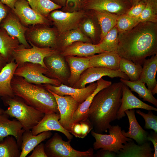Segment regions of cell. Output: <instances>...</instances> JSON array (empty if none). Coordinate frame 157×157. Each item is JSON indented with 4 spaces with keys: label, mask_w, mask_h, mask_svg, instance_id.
<instances>
[{
    "label": "cell",
    "mask_w": 157,
    "mask_h": 157,
    "mask_svg": "<svg viewBox=\"0 0 157 157\" xmlns=\"http://www.w3.org/2000/svg\"><path fill=\"white\" fill-rule=\"evenodd\" d=\"M11 9L0 1V28L2 20L6 17Z\"/></svg>",
    "instance_id": "c3c4849f"
},
{
    "label": "cell",
    "mask_w": 157,
    "mask_h": 157,
    "mask_svg": "<svg viewBox=\"0 0 157 157\" xmlns=\"http://www.w3.org/2000/svg\"><path fill=\"white\" fill-rule=\"evenodd\" d=\"M2 99L6 105L8 106L3 113L9 117L15 118L20 123L25 131L31 130L45 115L17 96Z\"/></svg>",
    "instance_id": "277c9868"
},
{
    "label": "cell",
    "mask_w": 157,
    "mask_h": 157,
    "mask_svg": "<svg viewBox=\"0 0 157 157\" xmlns=\"http://www.w3.org/2000/svg\"><path fill=\"white\" fill-rule=\"evenodd\" d=\"M47 73V69L39 64L26 63L17 68L14 76L22 77L28 82L35 84H49L58 86L62 84L58 80L44 75Z\"/></svg>",
    "instance_id": "ba28073f"
},
{
    "label": "cell",
    "mask_w": 157,
    "mask_h": 157,
    "mask_svg": "<svg viewBox=\"0 0 157 157\" xmlns=\"http://www.w3.org/2000/svg\"><path fill=\"white\" fill-rule=\"evenodd\" d=\"M97 86L93 92L83 102L80 104L73 115L74 123L87 118V113L93 99L96 94L102 89L109 86L111 81L105 80L102 78L97 81Z\"/></svg>",
    "instance_id": "f1b7e54d"
},
{
    "label": "cell",
    "mask_w": 157,
    "mask_h": 157,
    "mask_svg": "<svg viewBox=\"0 0 157 157\" xmlns=\"http://www.w3.org/2000/svg\"><path fill=\"white\" fill-rule=\"evenodd\" d=\"M139 80L146 84L147 88L151 91L157 85L156 74L157 70V54L146 59L143 64Z\"/></svg>",
    "instance_id": "83f0119b"
},
{
    "label": "cell",
    "mask_w": 157,
    "mask_h": 157,
    "mask_svg": "<svg viewBox=\"0 0 157 157\" xmlns=\"http://www.w3.org/2000/svg\"><path fill=\"white\" fill-rule=\"evenodd\" d=\"M139 23L138 18L132 17L124 14L119 15L116 26L118 32H123L131 29Z\"/></svg>",
    "instance_id": "ab89813d"
},
{
    "label": "cell",
    "mask_w": 157,
    "mask_h": 157,
    "mask_svg": "<svg viewBox=\"0 0 157 157\" xmlns=\"http://www.w3.org/2000/svg\"><path fill=\"white\" fill-rule=\"evenodd\" d=\"M109 134L97 133L93 130L91 132L92 135L95 141L93 144V149H100L108 150L117 154L124 147V144L132 140L124 136L122 132L121 127L118 125H113L108 129Z\"/></svg>",
    "instance_id": "8992f818"
},
{
    "label": "cell",
    "mask_w": 157,
    "mask_h": 157,
    "mask_svg": "<svg viewBox=\"0 0 157 157\" xmlns=\"http://www.w3.org/2000/svg\"><path fill=\"white\" fill-rule=\"evenodd\" d=\"M148 140L152 142L154 147V152L153 157H157V133L152 132L147 136Z\"/></svg>",
    "instance_id": "7dc6e473"
},
{
    "label": "cell",
    "mask_w": 157,
    "mask_h": 157,
    "mask_svg": "<svg viewBox=\"0 0 157 157\" xmlns=\"http://www.w3.org/2000/svg\"><path fill=\"white\" fill-rule=\"evenodd\" d=\"M81 125L80 122L74 123L71 128L70 133L76 137L82 138Z\"/></svg>",
    "instance_id": "bcb514c9"
},
{
    "label": "cell",
    "mask_w": 157,
    "mask_h": 157,
    "mask_svg": "<svg viewBox=\"0 0 157 157\" xmlns=\"http://www.w3.org/2000/svg\"><path fill=\"white\" fill-rule=\"evenodd\" d=\"M103 52L98 44L82 42H76L62 50L60 53L63 56H77L80 57H89L96 53Z\"/></svg>",
    "instance_id": "44dd1931"
},
{
    "label": "cell",
    "mask_w": 157,
    "mask_h": 157,
    "mask_svg": "<svg viewBox=\"0 0 157 157\" xmlns=\"http://www.w3.org/2000/svg\"><path fill=\"white\" fill-rule=\"evenodd\" d=\"M9 117L3 113L0 115V142L6 137L12 135L21 148L22 137L25 130L18 120L16 119L11 120Z\"/></svg>",
    "instance_id": "ffe728a7"
},
{
    "label": "cell",
    "mask_w": 157,
    "mask_h": 157,
    "mask_svg": "<svg viewBox=\"0 0 157 157\" xmlns=\"http://www.w3.org/2000/svg\"><path fill=\"white\" fill-rule=\"evenodd\" d=\"M28 157H48L44 150V144L41 143L33 149L32 154Z\"/></svg>",
    "instance_id": "ee69618b"
},
{
    "label": "cell",
    "mask_w": 157,
    "mask_h": 157,
    "mask_svg": "<svg viewBox=\"0 0 157 157\" xmlns=\"http://www.w3.org/2000/svg\"><path fill=\"white\" fill-rule=\"evenodd\" d=\"M146 6L138 18L139 22L157 23V0H147Z\"/></svg>",
    "instance_id": "f35d334b"
},
{
    "label": "cell",
    "mask_w": 157,
    "mask_h": 157,
    "mask_svg": "<svg viewBox=\"0 0 157 157\" xmlns=\"http://www.w3.org/2000/svg\"><path fill=\"white\" fill-rule=\"evenodd\" d=\"M27 1H29L30 0H26Z\"/></svg>",
    "instance_id": "6f0895ef"
},
{
    "label": "cell",
    "mask_w": 157,
    "mask_h": 157,
    "mask_svg": "<svg viewBox=\"0 0 157 157\" xmlns=\"http://www.w3.org/2000/svg\"><path fill=\"white\" fill-rule=\"evenodd\" d=\"M151 110H148L147 113L142 112L140 110H136V113L141 116L145 121L144 128L147 129H152L157 133V116L155 115Z\"/></svg>",
    "instance_id": "60d3db41"
},
{
    "label": "cell",
    "mask_w": 157,
    "mask_h": 157,
    "mask_svg": "<svg viewBox=\"0 0 157 157\" xmlns=\"http://www.w3.org/2000/svg\"><path fill=\"white\" fill-rule=\"evenodd\" d=\"M51 131L42 132L34 135L31 130L25 131L23 133L19 157H25L42 142L50 138L52 135Z\"/></svg>",
    "instance_id": "484cf974"
},
{
    "label": "cell",
    "mask_w": 157,
    "mask_h": 157,
    "mask_svg": "<svg viewBox=\"0 0 157 157\" xmlns=\"http://www.w3.org/2000/svg\"><path fill=\"white\" fill-rule=\"evenodd\" d=\"M63 35L62 39L58 43L62 50L76 42L91 43L90 40L85 36L78 28L71 30Z\"/></svg>",
    "instance_id": "d590c367"
},
{
    "label": "cell",
    "mask_w": 157,
    "mask_h": 157,
    "mask_svg": "<svg viewBox=\"0 0 157 157\" xmlns=\"http://www.w3.org/2000/svg\"><path fill=\"white\" fill-rule=\"evenodd\" d=\"M146 4L144 1H139L132 6L125 14L132 17L138 18L145 8Z\"/></svg>",
    "instance_id": "b9f144b4"
},
{
    "label": "cell",
    "mask_w": 157,
    "mask_h": 157,
    "mask_svg": "<svg viewBox=\"0 0 157 157\" xmlns=\"http://www.w3.org/2000/svg\"><path fill=\"white\" fill-rule=\"evenodd\" d=\"M28 2L33 9L44 17L62 7L50 0H30Z\"/></svg>",
    "instance_id": "74e56055"
},
{
    "label": "cell",
    "mask_w": 157,
    "mask_h": 157,
    "mask_svg": "<svg viewBox=\"0 0 157 157\" xmlns=\"http://www.w3.org/2000/svg\"><path fill=\"white\" fill-rule=\"evenodd\" d=\"M117 52L121 57L143 65L147 57L157 54V23H139L131 29L118 32Z\"/></svg>",
    "instance_id": "6da1fadb"
},
{
    "label": "cell",
    "mask_w": 157,
    "mask_h": 157,
    "mask_svg": "<svg viewBox=\"0 0 157 157\" xmlns=\"http://www.w3.org/2000/svg\"><path fill=\"white\" fill-rule=\"evenodd\" d=\"M60 113L51 112L45 114L39 123L31 130L33 134L36 135L42 132L54 131L63 133L68 140H72V135L65 129L59 122Z\"/></svg>",
    "instance_id": "d6986e66"
},
{
    "label": "cell",
    "mask_w": 157,
    "mask_h": 157,
    "mask_svg": "<svg viewBox=\"0 0 157 157\" xmlns=\"http://www.w3.org/2000/svg\"><path fill=\"white\" fill-rule=\"evenodd\" d=\"M125 113L128 118L129 127L127 132H125L124 130L122 131L123 135L126 137L134 140L138 145L148 142L147 136L149 133L138 123L135 116V110H127Z\"/></svg>",
    "instance_id": "603a6c76"
},
{
    "label": "cell",
    "mask_w": 157,
    "mask_h": 157,
    "mask_svg": "<svg viewBox=\"0 0 157 157\" xmlns=\"http://www.w3.org/2000/svg\"><path fill=\"white\" fill-rule=\"evenodd\" d=\"M55 97L59 112V122L62 126L70 133L74 124L73 115L80 104L71 96L59 95L47 89Z\"/></svg>",
    "instance_id": "8fae6325"
},
{
    "label": "cell",
    "mask_w": 157,
    "mask_h": 157,
    "mask_svg": "<svg viewBox=\"0 0 157 157\" xmlns=\"http://www.w3.org/2000/svg\"><path fill=\"white\" fill-rule=\"evenodd\" d=\"M71 141H65L58 133H55L44 144L45 151L47 157H94L93 148H91L85 151L77 150L71 146Z\"/></svg>",
    "instance_id": "5b68a950"
},
{
    "label": "cell",
    "mask_w": 157,
    "mask_h": 157,
    "mask_svg": "<svg viewBox=\"0 0 157 157\" xmlns=\"http://www.w3.org/2000/svg\"><path fill=\"white\" fill-rule=\"evenodd\" d=\"M122 82L114 83L102 89L94 97L89 108L87 118L97 133L106 132L110 123L117 119L121 104Z\"/></svg>",
    "instance_id": "7a4b0ae2"
},
{
    "label": "cell",
    "mask_w": 157,
    "mask_h": 157,
    "mask_svg": "<svg viewBox=\"0 0 157 157\" xmlns=\"http://www.w3.org/2000/svg\"><path fill=\"white\" fill-rule=\"evenodd\" d=\"M81 125L82 138H85L93 129V126L89 119L87 118L79 122Z\"/></svg>",
    "instance_id": "7bdbcfd3"
},
{
    "label": "cell",
    "mask_w": 157,
    "mask_h": 157,
    "mask_svg": "<svg viewBox=\"0 0 157 157\" xmlns=\"http://www.w3.org/2000/svg\"><path fill=\"white\" fill-rule=\"evenodd\" d=\"M0 1L3 4L13 10L14 8L15 3L17 0H0Z\"/></svg>",
    "instance_id": "f907efd6"
},
{
    "label": "cell",
    "mask_w": 157,
    "mask_h": 157,
    "mask_svg": "<svg viewBox=\"0 0 157 157\" xmlns=\"http://www.w3.org/2000/svg\"><path fill=\"white\" fill-rule=\"evenodd\" d=\"M45 88L59 95L71 96L80 104L83 102L94 91L97 86V83H92L84 88H74L62 83L58 86L49 84H42Z\"/></svg>",
    "instance_id": "2e32d148"
},
{
    "label": "cell",
    "mask_w": 157,
    "mask_h": 157,
    "mask_svg": "<svg viewBox=\"0 0 157 157\" xmlns=\"http://www.w3.org/2000/svg\"><path fill=\"white\" fill-rule=\"evenodd\" d=\"M7 63L6 61L0 54V72Z\"/></svg>",
    "instance_id": "816d5d0a"
},
{
    "label": "cell",
    "mask_w": 157,
    "mask_h": 157,
    "mask_svg": "<svg viewBox=\"0 0 157 157\" xmlns=\"http://www.w3.org/2000/svg\"><path fill=\"white\" fill-rule=\"evenodd\" d=\"M151 92L153 95L157 93V85L154 87Z\"/></svg>",
    "instance_id": "11a10c76"
},
{
    "label": "cell",
    "mask_w": 157,
    "mask_h": 157,
    "mask_svg": "<svg viewBox=\"0 0 157 157\" xmlns=\"http://www.w3.org/2000/svg\"><path fill=\"white\" fill-rule=\"evenodd\" d=\"M50 17L61 35L78 28L79 23L84 16L83 12L74 11L65 12L55 10L51 12Z\"/></svg>",
    "instance_id": "5bb4252c"
},
{
    "label": "cell",
    "mask_w": 157,
    "mask_h": 157,
    "mask_svg": "<svg viewBox=\"0 0 157 157\" xmlns=\"http://www.w3.org/2000/svg\"><path fill=\"white\" fill-rule=\"evenodd\" d=\"M55 3L61 6H65L67 0H50Z\"/></svg>",
    "instance_id": "f5cc1de1"
},
{
    "label": "cell",
    "mask_w": 157,
    "mask_h": 157,
    "mask_svg": "<svg viewBox=\"0 0 157 157\" xmlns=\"http://www.w3.org/2000/svg\"><path fill=\"white\" fill-rule=\"evenodd\" d=\"M11 85L15 96L45 114L59 113L54 96L42 84H33L23 78L14 76Z\"/></svg>",
    "instance_id": "3957f363"
},
{
    "label": "cell",
    "mask_w": 157,
    "mask_h": 157,
    "mask_svg": "<svg viewBox=\"0 0 157 157\" xmlns=\"http://www.w3.org/2000/svg\"><path fill=\"white\" fill-rule=\"evenodd\" d=\"M44 62L47 70L46 76L57 79L62 83L69 86L70 71L65 57L57 51L45 57Z\"/></svg>",
    "instance_id": "9c48e42d"
},
{
    "label": "cell",
    "mask_w": 157,
    "mask_h": 157,
    "mask_svg": "<svg viewBox=\"0 0 157 157\" xmlns=\"http://www.w3.org/2000/svg\"><path fill=\"white\" fill-rule=\"evenodd\" d=\"M28 42L32 48H26L22 44L15 49L13 53V58L20 66L26 63L39 64L47 69L44 63V58L58 51L50 47L41 48L30 42Z\"/></svg>",
    "instance_id": "52a82bcc"
},
{
    "label": "cell",
    "mask_w": 157,
    "mask_h": 157,
    "mask_svg": "<svg viewBox=\"0 0 157 157\" xmlns=\"http://www.w3.org/2000/svg\"><path fill=\"white\" fill-rule=\"evenodd\" d=\"M16 38L10 35L4 29L0 28V54L7 63L13 59L14 50L19 46Z\"/></svg>",
    "instance_id": "f546056e"
},
{
    "label": "cell",
    "mask_w": 157,
    "mask_h": 157,
    "mask_svg": "<svg viewBox=\"0 0 157 157\" xmlns=\"http://www.w3.org/2000/svg\"><path fill=\"white\" fill-rule=\"evenodd\" d=\"M18 65L13 58L0 72V96L2 99L14 97L11 81Z\"/></svg>",
    "instance_id": "7402d4cb"
},
{
    "label": "cell",
    "mask_w": 157,
    "mask_h": 157,
    "mask_svg": "<svg viewBox=\"0 0 157 157\" xmlns=\"http://www.w3.org/2000/svg\"><path fill=\"white\" fill-rule=\"evenodd\" d=\"M118 31L116 26L112 28L98 44L104 51H117L119 43Z\"/></svg>",
    "instance_id": "8d00e7d4"
},
{
    "label": "cell",
    "mask_w": 157,
    "mask_h": 157,
    "mask_svg": "<svg viewBox=\"0 0 157 157\" xmlns=\"http://www.w3.org/2000/svg\"><path fill=\"white\" fill-rule=\"evenodd\" d=\"M81 28L83 32L92 40L93 44H97L99 43L101 29L94 12L93 15L82 23Z\"/></svg>",
    "instance_id": "d6a6232c"
},
{
    "label": "cell",
    "mask_w": 157,
    "mask_h": 157,
    "mask_svg": "<svg viewBox=\"0 0 157 157\" xmlns=\"http://www.w3.org/2000/svg\"><path fill=\"white\" fill-rule=\"evenodd\" d=\"M28 28L26 37L28 42L41 48L56 47L57 40L55 31L51 28L40 26L39 24Z\"/></svg>",
    "instance_id": "4fadbf2b"
},
{
    "label": "cell",
    "mask_w": 157,
    "mask_h": 157,
    "mask_svg": "<svg viewBox=\"0 0 157 157\" xmlns=\"http://www.w3.org/2000/svg\"><path fill=\"white\" fill-rule=\"evenodd\" d=\"M12 10L25 26L45 24L47 22L45 17L33 9L26 0H17Z\"/></svg>",
    "instance_id": "9a60e30c"
},
{
    "label": "cell",
    "mask_w": 157,
    "mask_h": 157,
    "mask_svg": "<svg viewBox=\"0 0 157 157\" xmlns=\"http://www.w3.org/2000/svg\"><path fill=\"white\" fill-rule=\"evenodd\" d=\"M69 67L70 76L68 80L69 86L72 87L79 79L82 73L87 69L91 67L89 58L77 57L74 56L65 57Z\"/></svg>",
    "instance_id": "cb8c5ba5"
},
{
    "label": "cell",
    "mask_w": 157,
    "mask_h": 157,
    "mask_svg": "<svg viewBox=\"0 0 157 157\" xmlns=\"http://www.w3.org/2000/svg\"><path fill=\"white\" fill-rule=\"evenodd\" d=\"M0 142V157H19L20 148L12 135L5 137Z\"/></svg>",
    "instance_id": "836d02e7"
},
{
    "label": "cell",
    "mask_w": 157,
    "mask_h": 157,
    "mask_svg": "<svg viewBox=\"0 0 157 157\" xmlns=\"http://www.w3.org/2000/svg\"><path fill=\"white\" fill-rule=\"evenodd\" d=\"M94 157H117V154L114 152L101 148L95 154H94Z\"/></svg>",
    "instance_id": "f6af8a7d"
},
{
    "label": "cell",
    "mask_w": 157,
    "mask_h": 157,
    "mask_svg": "<svg viewBox=\"0 0 157 157\" xmlns=\"http://www.w3.org/2000/svg\"><path fill=\"white\" fill-rule=\"evenodd\" d=\"M104 76L113 78L119 77L129 80L128 76L119 69L112 70L102 67H91L85 69L81 74L78 81L72 87L81 88L85 87L88 84L97 81Z\"/></svg>",
    "instance_id": "7c38bea8"
},
{
    "label": "cell",
    "mask_w": 157,
    "mask_h": 157,
    "mask_svg": "<svg viewBox=\"0 0 157 157\" xmlns=\"http://www.w3.org/2000/svg\"><path fill=\"white\" fill-rule=\"evenodd\" d=\"M124 147L117 154L118 157H153V149L150 143L146 142L141 145L136 144L132 140L124 144Z\"/></svg>",
    "instance_id": "4316f807"
},
{
    "label": "cell",
    "mask_w": 157,
    "mask_h": 157,
    "mask_svg": "<svg viewBox=\"0 0 157 157\" xmlns=\"http://www.w3.org/2000/svg\"><path fill=\"white\" fill-rule=\"evenodd\" d=\"M132 6H133L137 3L140 1H143L145 3L146 2L147 0H129Z\"/></svg>",
    "instance_id": "db71d44e"
},
{
    "label": "cell",
    "mask_w": 157,
    "mask_h": 157,
    "mask_svg": "<svg viewBox=\"0 0 157 157\" xmlns=\"http://www.w3.org/2000/svg\"><path fill=\"white\" fill-rule=\"evenodd\" d=\"M0 27L5 30L10 35L17 38L25 47L30 48L26 37L28 28L22 24L12 10L1 21Z\"/></svg>",
    "instance_id": "e0dca14e"
},
{
    "label": "cell",
    "mask_w": 157,
    "mask_h": 157,
    "mask_svg": "<svg viewBox=\"0 0 157 157\" xmlns=\"http://www.w3.org/2000/svg\"><path fill=\"white\" fill-rule=\"evenodd\" d=\"M142 69V65L136 64L131 61L121 58L119 69L125 73L130 81H134L139 80Z\"/></svg>",
    "instance_id": "e575fe53"
},
{
    "label": "cell",
    "mask_w": 157,
    "mask_h": 157,
    "mask_svg": "<svg viewBox=\"0 0 157 157\" xmlns=\"http://www.w3.org/2000/svg\"><path fill=\"white\" fill-rule=\"evenodd\" d=\"M94 12L101 28V41L108 32L116 26L119 15L106 11Z\"/></svg>",
    "instance_id": "4dcf8cb0"
},
{
    "label": "cell",
    "mask_w": 157,
    "mask_h": 157,
    "mask_svg": "<svg viewBox=\"0 0 157 157\" xmlns=\"http://www.w3.org/2000/svg\"><path fill=\"white\" fill-rule=\"evenodd\" d=\"M4 111L3 109L0 108V115L3 114Z\"/></svg>",
    "instance_id": "9f6ffc18"
},
{
    "label": "cell",
    "mask_w": 157,
    "mask_h": 157,
    "mask_svg": "<svg viewBox=\"0 0 157 157\" xmlns=\"http://www.w3.org/2000/svg\"><path fill=\"white\" fill-rule=\"evenodd\" d=\"M140 108L157 111V108L143 102L132 92L128 86L123 83L121 104L117 113V119L119 120L126 115L127 110Z\"/></svg>",
    "instance_id": "ac0fdd59"
},
{
    "label": "cell",
    "mask_w": 157,
    "mask_h": 157,
    "mask_svg": "<svg viewBox=\"0 0 157 157\" xmlns=\"http://www.w3.org/2000/svg\"><path fill=\"white\" fill-rule=\"evenodd\" d=\"M83 0H67L65 6H67L69 5L73 6L74 9H76L81 7Z\"/></svg>",
    "instance_id": "681fc988"
},
{
    "label": "cell",
    "mask_w": 157,
    "mask_h": 157,
    "mask_svg": "<svg viewBox=\"0 0 157 157\" xmlns=\"http://www.w3.org/2000/svg\"><path fill=\"white\" fill-rule=\"evenodd\" d=\"M132 6L129 0H83L81 7L87 10L106 11L120 15Z\"/></svg>",
    "instance_id": "30bf717a"
},
{
    "label": "cell",
    "mask_w": 157,
    "mask_h": 157,
    "mask_svg": "<svg viewBox=\"0 0 157 157\" xmlns=\"http://www.w3.org/2000/svg\"><path fill=\"white\" fill-rule=\"evenodd\" d=\"M121 82L130 88L131 91L138 93L139 97L143 99L144 101H147L157 107V100L152 94L151 91L147 88L145 83L139 80L132 81L122 78Z\"/></svg>",
    "instance_id": "1f68e13d"
},
{
    "label": "cell",
    "mask_w": 157,
    "mask_h": 157,
    "mask_svg": "<svg viewBox=\"0 0 157 157\" xmlns=\"http://www.w3.org/2000/svg\"><path fill=\"white\" fill-rule=\"evenodd\" d=\"M91 67H102L112 70L119 69L121 58L117 51H104L89 56Z\"/></svg>",
    "instance_id": "d4e9b609"
}]
</instances>
